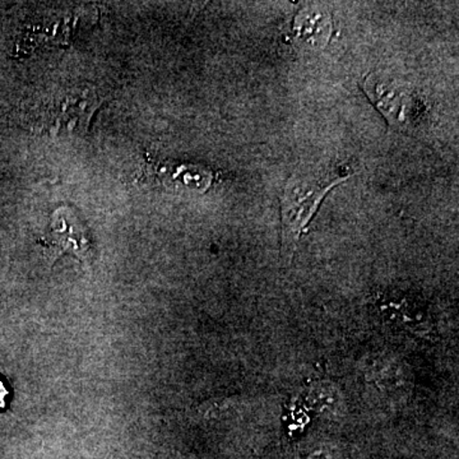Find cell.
Returning a JSON list of instances; mask_svg holds the SVG:
<instances>
[{
    "instance_id": "6da1fadb",
    "label": "cell",
    "mask_w": 459,
    "mask_h": 459,
    "mask_svg": "<svg viewBox=\"0 0 459 459\" xmlns=\"http://www.w3.org/2000/svg\"><path fill=\"white\" fill-rule=\"evenodd\" d=\"M102 104L95 89H59L41 93L26 108L25 119L41 134H83Z\"/></svg>"
},
{
    "instance_id": "277c9868",
    "label": "cell",
    "mask_w": 459,
    "mask_h": 459,
    "mask_svg": "<svg viewBox=\"0 0 459 459\" xmlns=\"http://www.w3.org/2000/svg\"><path fill=\"white\" fill-rule=\"evenodd\" d=\"M310 401L314 402L320 411L337 412L342 407V398L336 386L329 383H318L310 388Z\"/></svg>"
},
{
    "instance_id": "5b68a950",
    "label": "cell",
    "mask_w": 459,
    "mask_h": 459,
    "mask_svg": "<svg viewBox=\"0 0 459 459\" xmlns=\"http://www.w3.org/2000/svg\"><path fill=\"white\" fill-rule=\"evenodd\" d=\"M8 391L5 388L4 385H3L2 380H0V409H4L5 407V398H7Z\"/></svg>"
},
{
    "instance_id": "3957f363",
    "label": "cell",
    "mask_w": 459,
    "mask_h": 459,
    "mask_svg": "<svg viewBox=\"0 0 459 459\" xmlns=\"http://www.w3.org/2000/svg\"><path fill=\"white\" fill-rule=\"evenodd\" d=\"M41 246L51 261L72 255L82 263L93 258V244L89 230L69 208H59L51 216L49 228L41 238Z\"/></svg>"
},
{
    "instance_id": "7a4b0ae2",
    "label": "cell",
    "mask_w": 459,
    "mask_h": 459,
    "mask_svg": "<svg viewBox=\"0 0 459 459\" xmlns=\"http://www.w3.org/2000/svg\"><path fill=\"white\" fill-rule=\"evenodd\" d=\"M346 179L333 172L322 171H298L290 178L281 199V213L283 229L292 241L300 237L329 190Z\"/></svg>"
}]
</instances>
